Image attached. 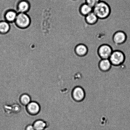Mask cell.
<instances>
[{"instance_id":"cell-1","label":"cell","mask_w":130,"mask_h":130,"mask_svg":"<svg viewBox=\"0 0 130 130\" xmlns=\"http://www.w3.org/2000/svg\"><path fill=\"white\" fill-rule=\"evenodd\" d=\"M93 11L99 18H106L110 14V10L109 5L105 2L100 1L93 8Z\"/></svg>"},{"instance_id":"cell-2","label":"cell","mask_w":130,"mask_h":130,"mask_svg":"<svg viewBox=\"0 0 130 130\" xmlns=\"http://www.w3.org/2000/svg\"><path fill=\"white\" fill-rule=\"evenodd\" d=\"M71 98L75 102L80 103L85 99L86 93L84 89L80 86H76L73 89L71 93Z\"/></svg>"},{"instance_id":"cell-3","label":"cell","mask_w":130,"mask_h":130,"mask_svg":"<svg viewBox=\"0 0 130 130\" xmlns=\"http://www.w3.org/2000/svg\"><path fill=\"white\" fill-rule=\"evenodd\" d=\"M112 65L114 66H121L125 60V57L123 52L119 51H113L109 58Z\"/></svg>"},{"instance_id":"cell-4","label":"cell","mask_w":130,"mask_h":130,"mask_svg":"<svg viewBox=\"0 0 130 130\" xmlns=\"http://www.w3.org/2000/svg\"><path fill=\"white\" fill-rule=\"evenodd\" d=\"M15 22L19 27L25 28L30 25V18L26 13H19L18 14Z\"/></svg>"},{"instance_id":"cell-5","label":"cell","mask_w":130,"mask_h":130,"mask_svg":"<svg viewBox=\"0 0 130 130\" xmlns=\"http://www.w3.org/2000/svg\"><path fill=\"white\" fill-rule=\"evenodd\" d=\"M113 52L110 46L107 44H104L99 48L98 53L102 59H109Z\"/></svg>"},{"instance_id":"cell-6","label":"cell","mask_w":130,"mask_h":130,"mask_svg":"<svg viewBox=\"0 0 130 130\" xmlns=\"http://www.w3.org/2000/svg\"><path fill=\"white\" fill-rule=\"evenodd\" d=\"M28 112L32 115H35L39 113L40 110V107L37 103L31 102L26 106Z\"/></svg>"},{"instance_id":"cell-7","label":"cell","mask_w":130,"mask_h":130,"mask_svg":"<svg viewBox=\"0 0 130 130\" xmlns=\"http://www.w3.org/2000/svg\"><path fill=\"white\" fill-rule=\"evenodd\" d=\"M126 34L122 31H118L115 34L113 38V41L116 44H123L126 40Z\"/></svg>"},{"instance_id":"cell-8","label":"cell","mask_w":130,"mask_h":130,"mask_svg":"<svg viewBox=\"0 0 130 130\" xmlns=\"http://www.w3.org/2000/svg\"><path fill=\"white\" fill-rule=\"evenodd\" d=\"M109 59H102L99 64V68L103 72H107L110 69L112 66Z\"/></svg>"},{"instance_id":"cell-9","label":"cell","mask_w":130,"mask_h":130,"mask_svg":"<svg viewBox=\"0 0 130 130\" xmlns=\"http://www.w3.org/2000/svg\"><path fill=\"white\" fill-rule=\"evenodd\" d=\"M30 5L28 2L25 1H22L19 3L18 5V13H26L29 10Z\"/></svg>"},{"instance_id":"cell-10","label":"cell","mask_w":130,"mask_h":130,"mask_svg":"<svg viewBox=\"0 0 130 130\" xmlns=\"http://www.w3.org/2000/svg\"><path fill=\"white\" fill-rule=\"evenodd\" d=\"M75 52L78 56L82 57L85 56L88 53V48L83 44H79L76 47Z\"/></svg>"},{"instance_id":"cell-11","label":"cell","mask_w":130,"mask_h":130,"mask_svg":"<svg viewBox=\"0 0 130 130\" xmlns=\"http://www.w3.org/2000/svg\"><path fill=\"white\" fill-rule=\"evenodd\" d=\"M18 13L16 11L10 10L6 12L5 15L6 21L9 23L13 22L16 20Z\"/></svg>"},{"instance_id":"cell-12","label":"cell","mask_w":130,"mask_h":130,"mask_svg":"<svg viewBox=\"0 0 130 130\" xmlns=\"http://www.w3.org/2000/svg\"><path fill=\"white\" fill-rule=\"evenodd\" d=\"M99 18L92 11L85 16V20L87 23L90 25H93L98 21Z\"/></svg>"},{"instance_id":"cell-13","label":"cell","mask_w":130,"mask_h":130,"mask_svg":"<svg viewBox=\"0 0 130 130\" xmlns=\"http://www.w3.org/2000/svg\"><path fill=\"white\" fill-rule=\"evenodd\" d=\"M32 125L35 130H44L47 126L45 122L41 120L35 121Z\"/></svg>"},{"instance_id":"cell-14","label":"cell","mask_w":130,"mask_h":130,"mask_svg":"<svg viewBox=\"0 0 130 130\" xmlns=\"http://www.w3.org/2000/svg\"><path fill=\"white\" fill-rule=\"evenodd\" d=\"M93 8L89 6L86 3L84 4L80 8V12L84 16H86L90 13L92 12Z\"/></svg>"},{"instance_id":"cell-15","label":"cell","mask_w":130,"mask_h":130,"mask_svg":"<svg viewBox=\"0 0 130 130\" xmlns=\"http://www.w3.org/2000/svg\"><path fill=\"white\" fill-rule=\"evenodd\" d=\"M10 29L9 24L6 21L0 22V33L5 34L9 31Z\"/></svg>"},{"instance_id":"cell-16","label":"cell","mask_w":130,"mask_h":130,"mask_svg":"<svg viewBox=\"0 0 130 130\" xmlns=\"http://www.w3.org/2000/svg\"><path fill=\"white\" fill-rule=\"evenodd\" d=\"M30 100V97L27 94H23L20 97V102L23 105H27L31 102Z\"/></svg>"},{"instance_id":"cell-17","label":"cell","mask_w":130,"mask_h":130,"mask_svg":"<svg viewBox=\"0 0 130 130\" xmlns=\"http://www.w3.org/2000/svg\"><path fill=\"white\" fill-rule=\"evenodd\" d=\"M100 2V0H86V3L93 8Z\"/></svg>"},{"instance_id":"cell-18","label":"cell","mask_w":130,"mask_h":130,"mask_svg":"<svg viewBox=\"0 0 130 130\" xmlns=\"http://www.w3.org/2000/svg\"><path fill=\"white\" fill-rule=\"evenodd\" d=\"M25 130H35V129L33 125H28L25 127Z\"/></svg>"},{"instance_id":"cell-19","label":"cell","mask_w":130,"mask_h":130,"mask_svg":"<svg viewBox=\"0 0 130 130\" xmlns=\"http://www.w3.org/2000/svg\"><path fill=\"white\" fill-rule=\"evenodd\" d=\"M127 99H126V100H127Z\"/></svg>"}]
</instances>
